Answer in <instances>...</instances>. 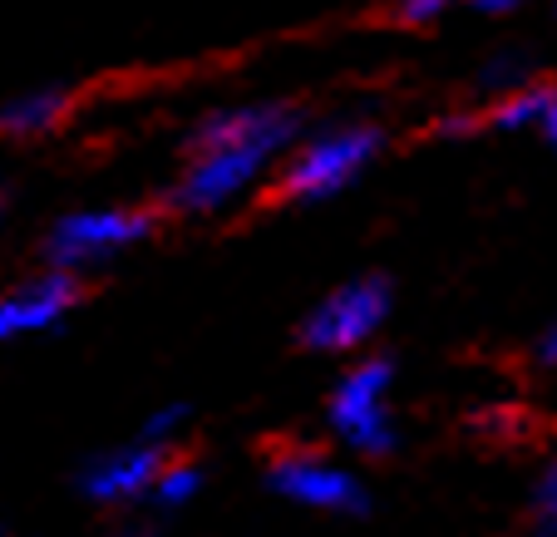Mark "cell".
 Masks as SVG:
<instances>
[{"label": "cell", "instance_id": "obj_12", "mask_svg": "<svg viewBox=\"0 0 557 537\" xmlns=\"http://www.w3.org/2000/svg\"><path fill=\"white\" fill-rule=\"evenodd\" d=\"M533 527L557 537V453L543 464V474L533 484Z\"/></svg>", "mask_w": 557, "mask_h": 537}, {"label": "cell", "instance_id": "obj_20", "mask_svg": "<svg viewBox=\"0 0 557 537\" xmlns=\"http://www.w3.org/2000/svg\"><path fill=\"white\" fill-rule=\"evenodd\" d=\"M5 198H11V188H5V183H0V202H5Z\"/></svg>", "mask_w": 557, "mask_h": 537}, {"label": "cell", "instance_id": "obj_4", "mask_svg": "<svg viewBox=\"0 0 557 537\" xmlns=\"http://www.w3.org/2000/svg\"><path fill=\"white\" fill-rule=\"evenodd\" d=\"M389 390H395V360L366 355L331 385L326 395V424L346 449L366 459H385L400 444L395 414H389Z\"/></svg>", "mask_w": 557, "mask_h": 537}, {"label": "cell", "instance_id": "obj_16", "mask_svg": "<svg viewBox=\"0 0 557 537\" xmlns=\"http://www.w3.org/2000/svg\"><path fill=\"white\" fill-rule=\"evenodd\" d=\"M518 414H508V410H488V414H479V429H488V434H513L518 429Z\"/></svg>", "mask_w": 557, "mask_h": 537}, {"label": "cell", "instance_id": "obj_5", "mask_svg": "<svg viewBox=\"0 0 557 537\" xmlns=\"http://www.w3.org/2000/svg\"><path fill=\"white\" fill-rule=\"evenodd\" d=\"M389 305H395L389 276H380V272L350 276V282L331 286L296 321V346L315 350V355H350V350L370 346L380 336V326L389 321Z\"/></svg>", "mask_w": 557, "mask_h": 537}, {"label": "cell", "instance_id": "obj_2", "mask_svg": "<svg viewBox=\"0 0 557 537\" xmlns=\"http://www.w3.org/2000/svg\"><path fill=\"white\" fill-rule=\"evenodd\" d=\"M385 148V128L370 118H336L311 134H301L286 148V163L276 168L272 198L282 202H326L341 198Z\"/></svg>", "mask_w": 557, "mask_h": 537}, {"label": "cell", "instance_id": "obj_6", "mask_svg": "<svg viewBox=\"0 0 557 537\" xmlns=\"http://www.w3.org/2000/svg\"><path fill=\"white\" fill-rule=\"evenodd\" d=\"M267 494L286 498L296 508H311V513H336V517H366L370 513V494L346 464L326 459L321 449H296V444H282V449L267 453L262 469Z\"/></svg>", "mask_w": 557, "mask_h": 537}, {"label": "cell", "instance_id": "obj_8", "mask_svg": "<svg viewBox=\"0 0 557 537\" xmlns=\"http://www.w3.org/2000/svg\"><path fill=\"white\" fill-rule=\"evenodd\" d=\"M85 301V286L74 272H60V266H45L40 276H25L11 291H0V346L25 336H45V330L64 326L74 305Z\"/></svg>", "mask_w": 557, "mask_h": 537}, {"label": "cell", "instance_id": "obj_1", "mask_svg": "<svg viewBox=\"0 0 557 537\" xmlns=\"http://www.w3.org/2000/svg\"><path fill=\"white\" fill-rule=\"evenodd\" d=\"M306 134L301 104L252 99V104H218L183 138V173L169 188V208L183 217H212L252 192L272 173V163Z\"/></svg>", "mask_w": 557, "mask_h": 537}, {"label": "cell", "instance_id": "obj_14", "mask_svg": "<svg viewBox=\"0 0 557 537\" xmlns=\"http://www.w3.org/2000/svg\"><path fill=\"white\" fill-rule=\"evenodd\" d=\"M449 5L454 0H385V11L400 25H430V21H440Z\"/></svg>", "mask_w": 557, "mask_h": 537}, {"label": "cell", "instance_id": "obj_3", "mask_svg": "<svg viewBox=\"0 0 557 537\" xmlns=\"http://www.w3.org/2000/svg\"><path fill=\"white\" fill-rule=\"evenodd\" d=\"M158 233L153 208H74L60 212L45 233V266L85 276L95 266H109L114 257L144 247Z\"/></svg>", "mask_w": 557, "mask_h": 537}, {"label": "cell", "instance_id": "obj_7", "mask_svg": "<svg viewBox=\"0 0 557 537\" xmlns=\"http://www.w3.org/2000/svg\"><path fill=\"white\" fill-rule=\"evenodd\" d=\"M169 444H148V439H128V444H114V449H99L89 453L85 464L74 469V488L79 498L99 508H124V503H144L153 494V478L158 469L169 464Z\"/></svg>", "mask_w": 557, "mask_h": 537}, {"label": "cell", "instance_id": "obj_10", "mask_svg": "<svg viewBox=\"0 0 557 537\" xmlns=\"http://www.w3.org/2000/svg\"><path fill=\"white\" fill-rule=\"evenodd\" d=\"M547 99H553V85H518L508 89L504 99L494 104V114H488V124L504 128V134H518V128H543L547 118Z\"/></svg>", "mask_w": 557, "mask_h": 537}, {"label": "cell", "instance_id": "obj_13", "mask_svg": "<svg viewBox=\"0 0 557 537\" xmlns=\"http://www.w3.org/2000/svg\"><path fill=\"white\" fill-rule=\"evenodd\" d=\"M188 414H193V404H163V410H153L144 424H138V439H148V444H178V429L188 424Z\"/></svg>", "mask_w": 557, "mask_h": 537}, {"label": "cell", "instance_id": "obj_19", "mask_svg": "<svg viewBox=\"0 0 557 537\" xmlns=\"http://www.w3.org/2000/svg\"><path fill=\"white\" fill-rule=\"evenodd\" d=\"M543 134H547V143H557V85H553V99H547V118H543Z\"/></svg>", "mask_w": 557, "mask_h": 537}, {"label": "cell", "instance_id": "obj_15", "mask_svg": "<svg viewBox=\"0 0 557 537\" xmlns=\"http://www.w3.org/2000/svg\"><path fill=\"white\" fill-rule=\"evenodd\" d=\"M484 85L488 89H498V95H508V89H518V85H528V70L518 60H494L484 70Z\"/></svg>", "mask_w": 557, "mask_h": 537}, {"label": "cell", "instance_id": "obj_17", "mask_svg": "<svg viewBox=\"0 0 557 537\" xmlns=\"http://www.w3.org/2000/svg\"><path fill=\"white\" fill-rule=\"evenodd\" d=\"M537 360H543V365H557V316H553V326L537 336Z\"/></svg>", "mask_w": 557, "mask_h": 537}, {"label": "cell", "instance_id": "obj_9", "mask_svg": "<svg viewBox=\"0 0 557 537\" xmlns=\"http://www.w3.org/2000/svg\"><path fill=\"white\" fill-rule=\"evenodd\" d=\"M74 109L70 85H35L0 104V138H45Z\"/></svg>", "mask_w": 557, "mask_h": 537}, {"label": "cell", "instance_id": "obj_11", "mask_svg": "<svg viewBox=\"0 0 557 537\" xmlns=\"http://www.w3.org/2000/svg\"><path fill=\"white\" fill-rule=\"evenodd\" d=\"M198 494H202V464H198V459H178V453H169V464L158 469V478H153L148 503L178 513V508H188Z\"/></svg>", "mask_w": 557, "mask_h": 537}, {"label": "cell", "instance_id": "obj_18", "mask_svg": "<svg viewBox=\"0 0 557 537\" xmlns=\"http://www.w3.org/2000/svg\"><path fill=\"white\" fill-rule=\"evenodd\" d=\"M473 5H479L484 15H508V11H518L523 0H473Z\"/></svg>", "mask_w": 557, "mask_h": 537}]
</instances>
